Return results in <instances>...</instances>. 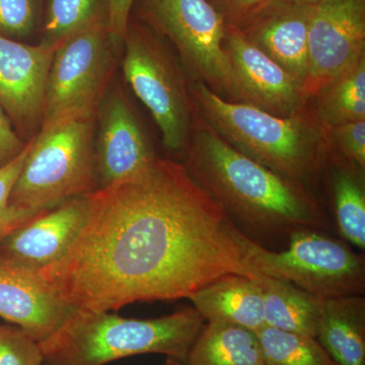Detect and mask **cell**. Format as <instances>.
Masks as SVG:
<instances>
[{"instance_id": "27", "label": "cell", "mask_w": 365, "mask_h": 365, "mask_svg": "<svg viewBox=\"0 0 365 365\" xmlns=\"http://www.w3.org/2000/svg\"><path fill=\"white\" fill-rule=\"evenodd\" d=\"M39 342L11 324L0 323V365H43Z\"/></svg>"}, {"instance_id": "21", "label": "cell", "mask_w": 365, "mask_h": 365, "mask_svg": "<svg viewBox=\"0 0 365 365\" xmlns=\"http://www.w3.org/2000/svg\"><path fill=\"white\" fill-rule=\"evenodd\" d=\"M314 116L327 130L365 120V55L311 98Z\"/></svg>"}, {"instance_id": "12", "label": "cell", "mask_w": 365, "mask_h": 365, "mask_svg": "<svg viewBox=\"0 0 365 365\" xmlns=\"http://www.w3.org/2000/svg\"><path fill=\"white\" fill-rule=\"evenodd\" d=\"M54 48L0 36V107L28 143L42 126Z\"/></svg>"}, {"instance_id": "18", "label": "cell", "mask_w": 365, "mask_h": 365, "mask_svg": "<svg viewBox=\"0 0 365 365\" xmlns=\"http://www.w3.org/2000/svg\"><path fill=\"white\" fill-rule=\"evenodd\" d=\"M316 339L337 365H365L364 295L324 299Z\"/></svg>"}, {"instance_id": "33", "label": "cell", "mask_w": 365, "mask_h": 365, "mask_svg": "<svg viewBox=\"0 0 365 365\" xmlns=\"http://www.w3.org/2000/svg\"><path fill=\"white\" fill-rule=\"evenodd\" d=\"M167 365H186L185 364H182V362L177 361V360L169 359Z\"/></svg>"}, {"instance_id": "28", "label": "cell", "mask_w": 365, "mask_h": 365, "mask_svg": "<svg viewBox=\"0 0 365 365\" xmlns=\"http://www.w3.org/2000/svg\"><path fill=\"white\" fill-rule=\"evenodd\" d=\"M332 148L362 170L365 168V120L333 127L329 130Z\"/></svg>"}, {"instance_id": "2", "label": "cell", "mask_w": 365, "mask_h": 365, "mask_svg": "<svg viewBox=\"0 0 365 365\" xmlns=\"http://www.w3.org/2000/svg\"><path fill=\"white\" fill-rule=\"evenodd\" d=\"M185 151L190 177L232 220L265 232L326 227V216L304 184L242 155L196 112Z\"/></svg>"}, {"instance_id": "6", "label": "cell", "mask_w": 365, "mask_h": 365, "mask_svg": "<svg viewBox=\"0 0 365 365\" xmlns=\"http://www.w3.org/2000/svg\"><path fill=\"white\" fill-rule=\"evenodd\" d=\"M125 81L157 123L163 145L185 151L193 125L190 79L179 61L158 39L157 33L129 24L122 45Z\"/></svg>"}, {"instance_id": "26", "label": "cell", "mask_w": 365, "mask_h": 365, "mask_svg": "<svg viewBox=\"0 0 365 365\" xmlns=\"http://www.w3.org/2000/svg\"><path fill=\"white\" fill-rule=\"evenodd\" d=\"M30 148L31 141L29 140L25 150L21 151V155L0 169V242L4 241L16 227L32 220L36 215H40V213L14 207L9 204V196H11L14 182L18 179L23 169Z\"/></svg>"}, {"instance_id": "10", "label": "cell", "mask_w": 365, "mask_h": 365, "mask_svg": "<svg viewBox=\"0 0 365 365\" xmlns=\"http://www.w3.org/2000/svg\"><path fill=\"white\" fill-rule=\"evenodd\" d=\"M307 98L365 55V0H327L311 6Z\"/></svg>"}, {"instance_id": "3", "label": "cell", "mask_w": 365, "mask_h": 365, "mask_svg": "<svg viewBox=\"0 0 365 365\" xmlns=\"http://www.w3.org/2000/svg\"><path fill=\"white\" fill-rule=\"evenodd\" d=\"M194 110L228 144L273 172L302 182L323 169L332 150L329 131L312 107L279 117L247 103H234L191 81Z\"/></svg>"}, {"instance_id": "16", "label": "cell", "mask_w": 365, "mask_h": 365, "mask_svg": "<svg viewBox=\"0 0 365 365\" xmlns=\"http://www.w3.org/2000/svg\"><path fill=\"white\" fill-rule=\"evenodd\" d=\"M74 309L37 273L0 266V318L37 342L52 335Z\"/></svg>"}, {"instance_id": "25", "label": "cell", "mask_w": 365, "mask_h": 365, "mask_svg": "<svg viewBox=\"0 0 365 365\" xmlns=\"http://www.w3.org/2000/svg\"><path fill=\"white\" fill-rule=\"evenodd\" d=\"M44 0H0V36L26 42L40 31Z\"/></svg>"}, {"instance_id": "13", "label": "cell", "mask_w": 365, "mask_h": 365, "mask_svg": "<svg viewBox=\"0 0 365 365\" xmlns=\"http://www.w3.org/2000/svg\"><path fill=\"white\" fill-rule=\"evenodd\" d=\"M90 194L36 215L0 242V266L38 273L68 251L85 225Z\"/></svg>"}, {"instance_id": "4", "label": "cell", "mask_w": 365, "mask_h": 365, "mask_svg": "<svg viewBox=\"0 0 365 365\" xmlns=\"http://www.w3.org/2000/svg\"><path fill=\"white\" fill-rule=\"evenodd\" d=\"M204 324L194 307L148 319L76 309L52 335L39 342L43 365H106L150 353L186 364Z\"/></svg>"}, {"instance_id": "29", "label": "cell", "mask_w": 365, "mask_h": 365, "mask_svg": "<svg viewBox=\"0 0 365 365\" xmlns=\"http://www.w3.org/2000/svg\"><path fill=\"white\" fill-rule=\"evenodd\" d=\"M26 143L0 107V169L20 155Z\"/></svg>"}, {"instance_id": "5", "label": "cell", "mask_w": 365, "mask_h": 365, "mask_svg": "<svg viewBox=\"0 0 365 365\" xmlns=\"http://www.w3.org/2000/svg\"><path fill=\"white\" fill-rule=\"evenodd\" d=\"M95 133L96 115L41 128L30 140L9 204L41 213L96 191Z\"/></svg>"}, {"instance_id": "30", "label": "cell", "mask_w": 365, "mask_h": 365, "mask_svg": "<svg viewBox=\"0 0 365 365\" xmlns=\"http://www.w3.org/2000/svg\"><path fill=\"white\" fill-rule=\"evenodd\" d=\"M135 0H107V26L112 37L123 45Z\"/></svg>"}, {"instance_id": "20", "label": "cell", "mask_w": 365, "mask_h": 365, "mask_svg": "<svg viewBox=\"0 0 365 365\" xmlns=\"http://www.w3.org/2000/svg\"><path fill=\"white\" fill-rule=\"evenodd\" d=\"M186 365H267L258 335L232 324L205 323Z\"/></svg>"}, {"instance_id": "7", "label": "cell", "mask_w": 365, "mask_h": 365, "mask_svg": "<svg viewBox=\"0 0 365 365\" xmlns=\"http://www.w3.org/2000/svg\"><path fill=\"white\" fill-rule=\"evenodd\" d=\"M141 14L179 53L190 81L216 95L244 103L241 86L225 50V19L208 0H141Z\"/></svg>"}, {"instance_id": "15", "label": "cell", "mask_w": 365, "mask_h": 365, "mask_svg": "<svg viewBox=\"0 0 365 365\" xmlns=\"http://www.w3.org/2000/svg\"><path fill=\"white\" fill-rule=\"evenodd\" d=\"M311 7L288 0H271L232 25L292 74L302 88L309 63Z\"/></svg>"}, {"instance_id": "31", "label": "cell", "mask_w": 365, "mask_h": 365, "mask_svg": "<svg viewBox=\"0 0 365 365\" xmlns=\"http://www.w3.org/2000/svg\"><path fill=\"white\" fill-rule=\"evenodd\" d=\"M271 0H216L217 6L215 7L225 19V24L234 25L251 13Z\"/></svg>"}, {"instance_id": "19", "label": "cell", "mask_w": 365, "mask_h": 365, "mask_svg": "<svg viewBox=\"0 0 365 365\" xmlns=\"http://www.w3.org/2000/svg\"><path fill=\"white\" fill-rule=\"evenodd\" d=\"M265 306V325L316 338L324 299L288 281L262 275L258 279Z\"/></svg>"}, {"instance_id": "14", "label": "cell", "mask_w": 365, "mask_h": 365, "mask_svg": "<svg viewBox=\"0 0 365 365\" xmlns=\"http://www.w3.org/2000/svg\"><path fill=\"white\" fill-rule=\"evenodd\" d=\"M225 50L244 103L279 117L309 109V100L299 81L230 24L225 26Z\"/></svg>"}, {"instance_id": "24", "label": "cell", "mask_w": 365, "mask_h": 365, "mask_svg": "<svg viewBox=\"0 0 365 365\" xmlns=\"http://www.w3.org/2000/svg\"><path fill=\"white\" fill-rule=\"evenodd\" d=\"M256 333L267 365H337L311 336L268 326Z\"/></svg>"}, {"instance_id": "17", "label": "cell", "mask_w": 365, "mask_h": 365, "mask_svg": "<svg viewBox=\"0 0 365 365\" xmlns=\"http://www.w3.org/2000/svg\"><path fill=\"white\" fill-rule=\"evenodd\" d=\"M258 279L237 274L225 276L188 299L205 323L232 324L257 332L266 326L263 292Z\"/></svg>"}, {"instance_id": "8", "label": "cell", "mask_w": 365, "mask_h": 365, "mask_svg": "<svg viewBox=\"0 0 365 365\" xmlns=\"http://www.w3.org/2000/svg\"><path fill=\"white\" fill-rule=\"evenodd\" d=\"M120 52L122 45L112 37L107 21L88 26L59 45L48 74L41 128L95 116L115 78Z\"/></svg>"}, {"instance_id": "22", "label": "cell", "mask_w": 365, "mask_h": 365, "mask_svg": "<svg viewBox=\"0 0 365 365\" xmlns=\"http://www.w3.org/2000/svg\"><path fill=\"white\" fill-rule=\"evenodd\" d=\"M100 21H107V0H45L39 43L56 49Z\"/></svg>"}, {"instance_id": "32", "label": "cell", "mask_w": 365, "mask_h": 365, "mask_svg": "<svg viewBox=\"0 0 365 365\" xmlns=\"http://www.w3.org/2000/svg\"><path fill=\"white\" fill-rule=\"evenodd\" d=\"M288 1L304 4V6H316V4H322V2L327 1V0H288Z\"/></svg>"}, {"instance_id": "1", "label": "cell", "mask_w": 365, "mask_h": 365, "mask_svg": "<svg viewBox=\"0 0 365 365\" xmlns=\"http://www.w3.org/2000/svg\"><path fill=\"white\" fill-rule=\"evenodd\" d=\"M250 240L182 163L157 157L136 176L91 193L76 241L37 274L73 309L117 311L188 299L232 274L258 279Z\"/></svg>"}, {"instance_id": "23", "label": "cell", "mask_w": 365, "mask_h": 365, "mask_svg": "<svg viewBox=\"0 0 365 365\" xmlns=\"http://www.w3.org/2000/svg\"><path fill=\"white\" fill-rule=\"evenodd\" d=\"M336 220L340 234L360 250L365 248V191L359 175L336 168L332 177Z\"/></svg>"}, {"instance_id": "11", "label": "cell", "mask_w": 365, "mask_h": 365, "mask_svg": "<svg viewBox=\"0 0 365 365\" xmlns=\"http://www.w3.org/2000/svg\"><path fill=\"white\" fill-rule=\"evenodd\" d=\"M157 158L121 86L113 79L96 111L98 189L143 172Z\"/></svg>"}, {"instance_id": "9", "label": "cell", "mask_w": 365, "mask_h": 365, "mask_svg": "<svg viewBox=\"0 0 365 365\" xmlns=\"http://www.w3.org/2000/svg\"><path fill=\"white\" fill-rule=\"evenodd\" d=\"M290 235L289 247L283 252L250 240L251 265L262 275L288 281L322 299L364 295V257L313 228H300Z\"/></svg>"}]
</instances>
